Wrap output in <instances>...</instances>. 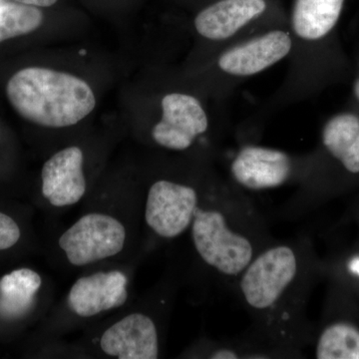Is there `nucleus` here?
<instances>
[{
  "label": "nucleus",
  "instance_id": "obj_1",
  "mask_svg": "<svg viewBox=\"0 0 359 359\" xmlns=\"http://www.w3.org/2000/svg\"><path fill=\"white\" fill-rule=\"evenodd\" d=\"M9 103L27 121L45 128H67L96 106L95 94L81 78L43 67L16 72L6 85Z\"/></svg>",
  "mask_w": 359,
  "mask_h": 359
},
{
  "label": "nucleus",
  "instance_id": "obj_2",
  "mask_svg": "<svg viewBox=\"0 0 359 359\" xmlns=\"http://www.w3.org/2000/svg\"><path fill=\"white\" fill-rule=\"evenodd\" d=\"M132 205L93 203L56 238L55 252L71 269L119 263L136 244Z\"/></svg>",
  "mask_w": 359,
  "mask_h": 359
},
{
  "label": "nucleus",
  "instance_id": "obj_3",
  "mask_svg": "<svg viewBox=\"0 0 359 359\" xmlns=\"http://www.w3.org/2000/svg\"><path fill=\"white\" fill-rule=\"evenodd\" d=\"M131 299V273L119 263L88 269L71 285L55 313L57 327L93 323L123 309Z\"/></svg>",
  "mask_w": 359,
  "mask_h": 359
},
{
  "label": "nucleus",
  "instance_id": "obj_4",
  "mask_svg": "<svg viewBox=\"0 0 359 359\" xmlns=\"http://www.w3.org/2000/svg\"><path fill=\"white\" fill-rule=\"evenodd\" d=\"M90 346L97 354L107 358L157 359L159 328L147 311L127 309L99 325L91 334Z\"/></svg>",
  "mask_w": 359,
  "mask_h": 359
},
{
  "label": "nucleus",
  "instance_id": "obj_5",
  "mask_svg": "<svg viewBox=\"0 0 359 359\" xmlns=\"http://www.w3.org/2000/svg\"><path fill=\"white\" fill-rule=\"evenodd\" d=\"M191 229L194 247L212 268L226 276H237L249 266L254 255L252 244L229 228L221 212L198 208Z\"/></svg>",
  "mask_w": 359,
  "mask_h": 359
},
{
  "label": "nucleus",
  "instance_id": "obj_6",
  "mask_svg": "<svg viewBox=\"0 0 359 359\" xmlns=\"http://www.w3.org/2000/svg\"><path fill=\"white\" fill-rule=\"evenodd\" d=\"M198 208L199 197L193 187L158 180L146 194L144 223L158 237L171 240L191 228Z\"/></svg>",
  "mask_w": 359,
  "mask_h": 359
},
{
  "label": "nucleus",
  "instance_id": "obj_7",
  "mask_svg": "<svg viewBox=\"0 0 359 359\" xmlns=\"http://www.w3.org/2000/svg\"><path fill=\"white\" fill-rule=\"evenodd\" d=\"M297 271L294 250L285 245L269 249L249 264L241 290L252 308L268 309L278 301Z\"/></svg>",
  "mask_w": 359,
  "mask_h": 359
},
{
  "label": "nucleus",
  "instance_id": "obj_8",
  "mask_svg": "<svg viewBox=\"0 0 359 359\" xmlns=\"http://www.w3.org/2000/svg\"><path fill=\"white\" fill-rule=\"evenodd\" d=\"M89 192L85 154L79 146L54 153L41 170V195L53 210H65L82 203Z\"/></svg>",
  "mask_w": 359,
  "mask_h": 359
},
{
  "label": "nucleus",
  "instance_id": "obj_9",
  "mask_svg": "<svg viewBox=\"0 0 359 359\" xmlns=\"http://www.w3.org/2000/svg\"><path fill=\"white\" fill-rule=\"evenodd\" d=\"M162 118L153 127V140L161 147L173 151L187 150L198 137L207 132L209 119L196 97L170 93L163 97Z\"/></svg>",
  "mask_w": 359,
  "mask_h": 359
},
{
  "label": "nucleus",
  "instance_id": "obj_10",
  "mask_svg": "<svg viewBox=\"0 0 359 359\" xmlns=\"http://www.w3.org/2000/svg\"><path fill=\"white\" fill-rule=\"evenodd\" d=\"M292 46L289 33L273 30L224 52L219 67L233 76H252L285 58Z\"/></svg>",
  "mask_w": 359,
  "mask_h": 359
},
{
  "label": "nucleus",
  "instance_id": "obj_11",
  "mask_svg": "<svg viewBox=\"0 0 359 359\" xmlns=\"http://www.w3.org/2000/svg\"><path fill=\"white\" fill-rule=\"evenodd\" d=\"M231 174L241 185L250 190L282 186L290 178L292 162L282 151L247 146L231 163Z\"/></svg>",
  "mask_w": 359,
  "mask_h": 359
},
{
  "label": "nucleus",
  "instance_id": "obj_12",
  "mask_svg": "<svg viewBox=\"0 0 359 359\" xmlns=\"http://www.w3.org/2000/svg\"><path fill=\"white\" fill-rule=\"evenodd\" d=\"M266 8L264 0H219L196 16L195 28L205 39H228L262 15Z\"/></svg>",
  "mask_w": 359,
  "mask_h": 359
},
{
  "label": "nucleus",
  "instance_id": "obj_13",
  "mask_svg": "<svg viewBox=\"0 0 359 359\" xmlns=\"http://www.w3.org/2000/svg\"><path fill=\"white\" fill-rule=\"evenodd\" d=\"M43 278L34 269H13L0 278V318L18 320L29 316L39 304Z\"/></svg>",
  "mask_w": 359,
  "mask_h": 359
},
{
  "label": "nucleus",
  "instance_id": "obj_14",
  "mask_svg": "<svg viewBox=\"0 0 359 359\" xmlns=\"http://www.w3.org/2000/svg\"><path fill=\"white\" fill-rule=\"evenodd\" d=\"M344 0H295L292 23L299 39L314 41L327 36L337 25Z\"/></svg>",
  "mask_w": 359,
  "mask_h": 359
},
{
  "label": "nucleus",
  "instance_id": "obj_15",
  "mask_svg": "<svg viewBox=\"0 0 359 359\" xmlns=\"http://www.w3.org/2000/svg\"><path fill=\"white\" fill-rule=\"evenodd\" d=\"M323 141L332 155L347 171L359 173V118L340 114L330 119L323 129Z\"/></svg>",
  "mask_w": 359,
  "mask_h": 359
},
{
  "label": "nucleus",
  "instance_id": "obj_16",
  "mask_svg": "<svg viewBox=\"0 0 359 359\" xmlns=\"http://www.w3.org/2000/svg\"><path fill=\"white\" fill-rule=\"evenodd\" d=\"M318 359H359V330L348 323H334L321 334Z\"/></svg>",
  "mask_w": 359,
  "mask_h": 359
},
{
  "label": "nucleus",
  "instance_id": "obj_17",
  "mask_svg": "<svg viewBox=\"0 0 359 359\" xmlns=\"http://www.w3.org/2000/svg\"><path fill=\"white\" fill-rule=\"evenodd\" d=\"M43 13L39 7L22 4L0 6V43L39 29Z\"/></svg>",
  "mask_w": 359,
  "mask_h": 359
},
{
  "label": "nucleus",
  "instance_id": "obj_18",
  "mask_svg": "<svg viewBox=\"0 0 359 359\" xmlns=\"http://www.w3.org/2000/svg\"><path fill=\"white\" fill-rule=\"evenodd\" d=\"M20 238L21 229L15 219L0 212V252L11 249Z\"/></svg>",
  "mask_w": 359,
  "mask_h": 359
},
{
  "label": "nucleus",
  "instance_id": "obj_19",
  "mask_svg": "<svg viewBox=\"0 0 359 359\" xmlns=\"http://www.w3.org/2000/svg\"><path fill=\"white\" fill-rule=\"evenodd\" d=\"M20 4L36 7H49L55 4L57 0H15Z\"/></svg>",
  "mask_w": 359,
  "mask_h": 359
},
{
  "label": "nucleus",
  "instance_id": "obj_20",
  "mask_svg": "<svg viewBox=\"0 0 359 359\" xmlns=\"http://www.w3.org/2000/svg\"><path fill=\"white\" fill-rule=\"evenodd\" d=\"M211 358L212 359H237L238 358V354L235 351H230V349H219V351H215L212 353Z\"/></svg>",
  "mask_w": 359,
  "mask_h": 359
},
{
  "label": "nucleus",
  "instance_id": "obj_21",
  "mask_svg": "<svg viewBox=\"0 0 359 359\" xmlns=\"http://www.w3.org/2000/svg\"><path fill=\"white\" fill-rule=\"evenodd\" d=\"M349 268H351V271H353V273H358L359 276V259H354L353 262H351V264H349Z\"/></svg>",
  "mask_w": 359,
  "mask_h": 359
},
{
  "label": "nucleus",
  "instance_id": "obj_22",
  "mask_svg": "<svg viewBox=\"0 0 359 359\" xmlns=\"http://www.w3.org/2000/svg\"><path fill=\"white\" fill-rule=\"evenodd\" d=\"M354 90H355V95L359 99V80L356 82L355 87H354Z\"/></svg>",
  "mask_w": 359,
  "mask_h": 359
}]
</instances>
